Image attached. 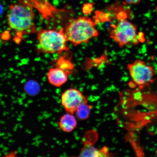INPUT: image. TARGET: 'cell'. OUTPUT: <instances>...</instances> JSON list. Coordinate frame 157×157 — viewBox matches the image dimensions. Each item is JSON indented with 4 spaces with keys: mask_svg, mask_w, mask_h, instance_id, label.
Returning a JSON list of instances; mask_svg holds the SVG:
<instances>
[{
    "mask_svg": "<svg viewBox=\"0 0 157 157\" xmlns=\"http://www.w3.org/2000/svg\"><path fill=\"white\" fill-rule=\"evenodd\" d=\"M35 13L31 6L23 3H13L10 6L7 21L10 28L14 31L19 38L23 35L36 32Z\"/></svg>",
    "mask_w": 157,
    "mask_h": 157,
    "instance_id": "obj_1",
    "label": "cell"
},
{
    "mask_svg": "<svg viewBox=\"0 0 157 157\" xmlns=\"http://www.w3.org/2000/svg\"><path fill=\"white\" fill-rule=\"evenodd\" d=\"M126 15L119 17L116 25H111L109 29V37L122 48L127 45H137L144 42V35L137 33L136 25L127 20Z\"/></svg>",
    "mask_w": 157,
    "mask_h": 157,
    "instance_id": "obj_2",
    "label": "cell"
},
{
    "mask_svg": "<svg viewBox=\"0 0 157 157\" xmlns=\"http://www.w3.org/2000/svg\"><path fill=\"white\" fill-rule=\"evenodd\" d=\"M96 25L97 23L89 17H80L67 25L65 32L68 41L76 47L99 36Z\"/></svg>",
    "mask_w": 157,
    "mask_h": 157,
    "instance_id": "obj_3",
    "label": "cell"
},
{
    "mask_svg": "<svg viewBox=\"0 0 157 157\" xmlns=\"http://www.w3.org/2000/svg\"><path fill=\"white\" fill-rule=\"evenodd\" d=\"M38 41L36 48L38 52L43 54H60L67 51V42L68 40L64 29H40L37 31Z\"/></svg>",
    "mask_w": 157,
    "mask_h": 157,
    "instance_id": "obj_4",
    "label": "cell"
},
{
    "mask_svg": "<svg viewBox=\"0 0 157 157\" xmlns=\"http://www.w3.org/2000/svg\"><path fill=\"white\" fill-rule=\"evenodd\" d=\"M127 67L131 79L138 89L148 87L154 82L155 69L145 61L137 59L128 64Z\"/></svg>",
    "mask_w": 157,
    "mask_h": 157,
    "instance_id": "obj_5",
    "label": "cell"
},
{
    "mask_svg": "<svg viewBox=\"0 0 157 157\" xmlns=\"http://www.w3.org/2000/svg\"><path fill=\"white\" fill-rule=\"evenodd\" d=\"M98 138V133L95 131H87L82 139L83 146L79 154L70 157H116L107 147L98 148L95 146Z\"/></svg>",
    "mask_w": 157,
    "mask_h": 157,
    "instance_id": "obj_6",
    "label": "cell"
},
{
    "mask_svg": "<svg viewBox=\"0 0 157 157\" xmlns=\"http://www.w3.org/2000/svg\"><path fill=\"white\" fill-rule=\"evenodd\" d=\"M61 100L62 105L67 112L74 114L80 105L88 103V99L79 90L71 88L62 94Z\"/></svg>",
    "mask_w": 157,
    "mask_h": 157,
    "instance_id": "obj_7",
    "label": "cell"
},
{
    "mask_svg": "<svg viewBox=\"0 0 157 157\" xmlns=\"http://www.w3.org/2000/svg\"><path fill=\"white\" fill-rule=\"evenodd\" d=\"M70 72L66 71L59 68L49 69L48 78L49 83L56 87H60L66 83Z\"/></svg>",
    "mask_w": 157,
    "mask_h": 157,
    "instance_id": "obj_8",
    "label": "cell"
},
{
    "mask_svg": "<svg viewBox=\"0 0 157 157\" xmlns=\"http://www.w3.org/2000/svg\"><path fill=\"white\" fill-rule=\"evenodd\" d=\"M60 128L65 132H71L77 125V121L73 114L67 113L60 117L58 122Z\"/></svg>",
    "mask_w": 157,
    "mask_h": 157,
    "instance_id": "obj_9",
    "label": "cell"
},
{
    "mask_svg": "<svg viewBox=\"0 0 157 157\" xmlns=\"http://www.w3.org/2000/svg\"><path fill=\"white\" fill-rule=\"evenodd\" d=\"M93 106L88 103H83L80 105L75 112L76 117L80 121L86 120L90 117Z\"/></svg>",
    "mask_w": 157,
    "mask_h": 157,
    "instance_id": "obj_10",
    "label": "cell"
},
{
    "mask_svg": "<svg viewBox=\"0 0 157 157\" xmlns=\"http://www.w3.org/2000/svg\"><path fill=\"white\" fill-rule=\"evenodd\" d=\"M57 65H58V67L68 72H70L68 70H72L74 67L73 64L69 61L66 59L64 58H61L59 60Z\"/></svg>",
    "mask_w": 157,
    "mask_h": 157,
    "instance_id": "obj_11",
    "label": "cell"
},
{
    "mask_svg": "<svg viewBox=\"0 0 157 157\" xmlns=\"http://www.w3.org/2000/svg\"><path fill=\"white\" fill-rule=\"evenodd\" d=\"M142 0H125L126 2L129 5H136L140 2Z\"/></svg>",
    "mask_w": 157,
    "mask_h": 157,
    "instance_id": "obj_12",
    "label": "cell"
},
{
    "mask_svg": "<svg viewBox=\"0 0 157 157\" xmlns=\"http://www.w3.org/2000/svg\"></svg>",
    "mask_w": 157,
    "mask_h": 157,
    "instance_id": "obj_13",
    "label": "cell"
}]
</instances>
